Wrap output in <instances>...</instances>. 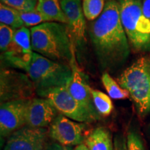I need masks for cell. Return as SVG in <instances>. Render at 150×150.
<instances>
[{
  "instance_id": "26",
  "label": "cell",
  "mask_w": 150,
  "mask_h": 150,
  "mask_svg": "<svg viewBox=\"0 0 150 150\" xmlns=\"http://www.w3.org/2000/svg\"><path fill=\"white\" fill-rule=\"evenodd\" d=\"M44 150H72L71 147L62 145L56 142H52L47 144Z\"/></svg>"
},
{
  "instance_id": "20",
  "label": "cell",
  "mask_w": 150,
  "mask_h": 150,
  "mask_svg": "<svg viewBox=\"0 0 150 150\" xmlns=\"http://www.w3.org/2000/svg\"><path fill=\"white\" fill-rule=\"evenodd\" d=\"M105 5V0H83L84 16L89 21L97 20L104 11Z\"/></svg>"
},
{
  "instance_id": "19",
  "label": "cell",
  "mask_w": 150,
  "mask_h": 150,
  "mask_svg": "<svg viewBox=\"0 0 150 150\" xmlns=\"http://www.w3.org/2000/svg\"><path fill=\"white\" fill-rule=\"evenodd\" d=\"M93 102L99 115L108 116L113 110V105L110 97L103 92L92 89Z\"/></svg>"
},
{
  "instance_id": "18",
  "label": "cell",
  "mask_w": 150,
  "mask_h": 150,
  "mask_svg": "<svg viewBox=\"0 0 150 150\" xmlns=\"http://www.w3.org/2000/svg\"><path fill=\"white\" fill-rule=\"evenodd\" d=\"M102 82L110 98L113 99H124L130 97L129 93L126 89L111 77L108 72H104L102 76Z\"/></svg>"
},
{
  "instance_id": "17",
  "label": "cell",
  "mask_w": 150,
  "mask_h": 150,
  "mask_svg": "<svg viewBox=\"0 0 150 150\" xmlns=\"http://www.w3.org/2000/svg\"><path fill=\"white\" fill-rule=\"evenodd\" d=\"M0 22L14 29L24 27V22L20 17V11L2 3L0 4Z\"/></svg>"
},
{
  "instance_id": "23",
  "label": "cell",
  "mask_w": 150,
  "mask_h": 150,
  "mask_svg": "<svg viewBox=\"0 0 150 150\" xmlns=\"http://www.w3.org/2000/svg\"><path fill=\"white\" fill-rule=\"evenodd\" d=\"M16 30L4 24H0V50L2 53L6 52L11 46Z\"/></svg>"
},
{
  "instance_id": "25",
  "label": "cell",
  "mask_w": 150,
  "mask_h": 150,
  "mask_svg": "<svg viewBox=\"0 0 150 150\" xmlns=\"http://www.w3.org/2000/svg\"><path fill=\"white\" fill-rule=\"evenodd\" d=\"M113 150H128L127 149V137L117 134L114 137Z\"/></svg>"
},
{
  "instance_id": "8",
  "label": "cell",
  "mask_w": 150,
  "mask_h": 150,
  "mask_svg": "<svg viewBox=\"0 0 150 150\" xmlns=\"http://www.w3.org/2000/svg\"><path fill=\"white\" fill-rule=\"evenodd\" d=\"M30 99H20L1 103L0 106V135L8 137L26 126L27 111Z\"/></svg>"
},
{
  "instance_id": "22",
  "label": "cell",
  "mask_w": 150,
  "mask_h": 150,
  "mask_svg": "<svg viewBox=\"0 0 150 150\" xmlns=\"http://www.w3.org/2000/svg\"><path fill=\"white\" fill-rule=\"evenodd\" d=\"M1 3L20 12H30L36 9L38 0H1Z\"/></svg>"
},
{
  "instance_id": "16",
  "label": "cell",
  "mask_w": 150,
  "mask_h": 150,
  "mask_svg": "<svg viewBox=\"0 0 150 150\" xmlns=\"http://www.w3.org/2000/svg\"><path fill=\"white\" fill-rule=\"evenodd\" d=\"M36 10L44 15L50 22L68 24L59 0H38Z\"/></svg>"
},
{
  "instance_id": "1",
  "label": "cell",
  "mask_w": 150,
  "mask_h": 150,
  "mask_svg": "<svg viewBox=\"0 0 150 150\" xmlns=\"http://www.w3.org/2000/svg\"><path fill=\"white\" fill-rule=\"evenodd\" d=\"M89 34L100 64L110 68L121 64L130 53V45L121 22L119 3L109 0L97 20L91 24Z\"/></svg>"
},
{
  "instance_id": "7",
  "label": "cell",
  "mask_w": 150,
  "mask_h": 150,
  "mask_svg": "<svg viewBox=\"0 0 150 150\" xmlns=\"http://www.w3.org/2000/svg\"><path fill=\"white\" fill-rule=\"evenodd\" d=\"M86 123L73 121L65 115L59 114L49 127L48 134L54 142L66 147L83 144Z\"/></svg>"
},
{
  "instance_id": "24",
  "label": "cell",
  "mask_w": 150,
  "mask_h": 150,
  "mask_svg": "<svg viewBox=\"0 0 150 150\" xmlns=\"http://www.w3.org/2000/svg\"><path fill=\"white\" fill-rule=\"evenodd\" d=\"M127 143L128 150H145L141 137L133 130L129 131L127 135Z\"/></svg>"
},
{
  "instance_id": "10",
  "label": "cell",
  "mask_w": 150,
  "mask_h": 150,
  "mask_svg": "<svg viewBox=\"0 0 150 150\" xmlns=\"http://www.w3.org/2000/svg\"><path fill=\"white\" fill-rule=\"evenodd\" d=\"M31 30L23 27L16 29L13 40L4 53L5 59L13 66L27 70L32 59Z\"/></svg>"
},
{
  "instance_id": "28",
  "label": "cell",
  "mask_w": 150,
  "mask_h": 150,
  "mask_svg": "<svg viewBox=\"0 0 150 150\" xmlns=\"http://www.w3.org/2000/svg\"><path fill=\"white\" fill-rule=\"evenodd\" d=\"M73 150H89L85 144H81V145L76 146Z\"/></svg>"
},
{
  "instance_id": "21",
  "label": "cell",
  "mask_w": 150,
  "mask_h": 150,
  "mask_svg": "<svg viewBox=\"0 0 150 150\" xmlns=\"http://www.w3.org/2000/svg\"><path fill=\"white\" fill-rule=\"evenodd\" d=\"M20 17L26 27H35L45 22H50L44 15L36 9L30 12H20Z\"/></svg>"
},
{
  "instance_id": "2",
  "label": "cell",
  "mask_w": 150,
  "mask_h": 150,
  "mask_svg": "<svg viewBox=\"0 0 150 150\" xmlns=\"http://www.w3.org/2000/svg\"><path fill=\"white\" fill-rule=\"evenodd\" d=\"M31 47L34 52L54 61L70 65L74 57V45L67 24L45 22L31 28Z\"/></svg>"
},
{
  "instance_id": "12",
  "label": "cell",
  "mask_w": 150,
  "mask_h": 150,
  "mask_svg": "<svg viewBox=\"0 0 150 150\" xmlns=\"http://www.w3.org/2000/svg\"><path fill=\"white\" fill-rule=\"evenodd\" d=\"M75 59L74 56L70 63L72 70V76L65 87L70 95L81 106L91 112L97 119H99L100 115L94 105L92 88L86 81L83 72L79 68Z\"/></svg>"
},
{
  "instance_id": "5",
  "label": "cell",
  "mask_w": 150,
  "mask_h": 150,
  "mask_svg": "<svg viewBox=\"0 0 150 150\" xmlns=\"http://www.w3.org/2000/svg\"><path fill=\"white\" fill-rule=\"evenodd\" d=\"M26 72L36 90V93L65 87L72 76L70 65L52 61L34 52Z\"/></svg>"
},
{
  "instance_id": "27",
  "label": "cell",
  "mask_w": 150,
  "mask_h": 150,
  "mask_svg": "<svg viewBox=\"0 0 150 150\" xmlns=\"http://www.w3.org/2000/svg\"><path fill=\"white\" fill-rule=\"evenodd\" d=\"M142 8L143 14L150 20V0H142Z\"/></svg>"
},
{
  "instance_id": "3",
  "label": "cell",
  "mask_w": 150,
  "mask_h": 150,
  "mask_svg": "<svg viewBox=\"0 0 150 150\" xmlns=\"http://www.w3.org/2000/svg\"><path fill=\"white\" fill-rule=\"evenodd\" d=\"M117 83L129 93L138 115H150V54L140 56L117 78Z\"/></svg>"
},
{
  "instance_id": "11",
  "label": "cell",
  "mask_w": 150,
  "mask_h": 150,
  "mask_svg": "<svg viewBox=\"0 0 150 150\" xmlns=\"http://www.w3.org/2000/svg\"><path fill=\"white\" fill-rule=\"evenodd\" d=\"M32 86L33 83L25 75L1 70V103L14 99H29Z\"/></svg>"
},
{
  "instance_id": "15",
  "label": "cell",
  "mask_w": 150,
  "mask_h": 150,
  "mask_svg": "<svg viewBox=\"0 0 150 150\" xmlns=\"http://www.w3.org/2000/svg\"><path fill=\"white\" fill-rule=\"evenodd\" d=\"M84 144L89 150H113V140L110 131L104 127L92 130L85 138Z\"/></svg>"
},
{
  "instance_id": "9",
  "label": "cell",
  "mask_w": 150,
  "mask_h": 150,
  "mask_svg": "<svg viewBox=\"0 0 150 150\" xmlns=\"http://www.w3.org/2000/svg\"><path fill=\"white\" fill-rule=\"evenodd\" d=\"M48 136L46 128L26 125L8 137L4 150H44Z\"/></svg>"
},
{
  "instance_id": "4",
  "label": "cell",
  "mask_w": 150,
  "mask_h": 150,
  "mask_svg": "<svg viewBox=\"0 0 150 150\" xmlns=\"http://www.w3.org/2000/svg\"><path fill=\"white\" fill-rule=\"evenodd\" d=\"M121 22L130 48L136 52H150V20L143 14L140 0L119 1Z\"/></svg>"
},
{
  "instance_id": "14",
  "label": "cell",
  "mask_w": 150,
  "mask_h": 150,
  "mask_svg": "<svg viewBox=\"0 0 150 150\" xmlns=\"http://www.w3.org/2000/svg\"><path fill=\"white\" fill-rule=\"evenodd\" d=\"M61 6L68 21L67 26L73 40L81 45L86 41V18L81 0H61Z\"/></svg>"
},
{
  "instance_id": "13",
  "label": "cell",
  "mask_w": 150,
  "mask_h": 150,
  "mask_svg": "<svg viewBox=\"0 0 150 150\" xmlns=\"http://www.w3.org/2000/svg\"><path fill=\"white\" fill-rule=\"evenodd\" d=\"M57 110L45 98L30 99L27 111L26 125L33 128L50 127L57 117Z\"/></svg>"
},
{
  "instance_id": "6",
  "label": "cell",
  "mask_w": 150,
  "mask_h": 150,
  "mask_svg": "<svg viewBox=\"0 0 150 150\" xmlns=\"http://www.w3.org/2000/svg\"><path fill=\"white\" fill-rule=\"evenodd\" d=\"M38 95L48 99L61 115L76 122L91 123L98 120L91 112L81 106L69 93L66 87L38 92Z\"/></svg>"
}]
</instances>
